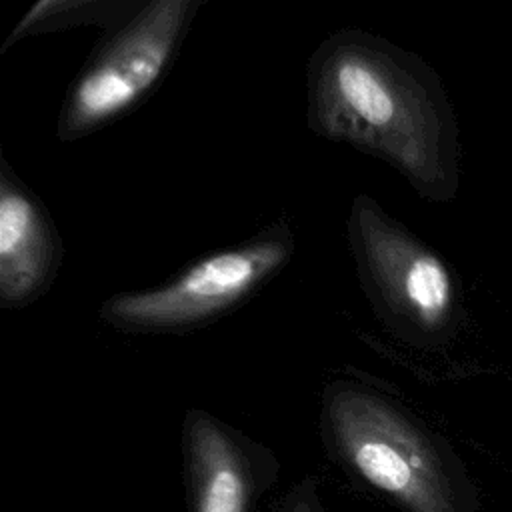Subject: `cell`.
Here are the masks:
<instances>
[{
    "label": "cell",
    "mask_w": 512,
    "mask_h": 512,
    "mask_svg": "<svg viewBox=\"0 0 512 512\" xmlns=\"http://www.w3.org/2000/svg\"><path fill=\"white\" fill-rule=\"evenodd\" d=\"M308 128L396 168L430 200L452 194L450 128L422 62L360 28L328 34L306 62Z\"/></svg>",
    "instance_id": "1"
},
{
    "label": "cell",
    "mask_w": 512,
    "mask_h": 512,
    "mask_svg": "<svg viewBox=\"0 0 512 512\" xmlns=\"http://www.w3.org/2000/svg\"><path fill=\"white\" fill-rule=\"evenodd\" d=\"M294 252V230L278 220L242 244L206 254L160 286L108 296L98 320L124 334L204 328L250 300L288 266Z\"/></svg>",
    "instance_id": "2"
},
{
    "label": "cell",
    "mask_w": 512,
    "mask_h": 512,
    "mask_svg": "<svg viewBox=\"0 0 512 512\" xmlns=\"http://www.w3.org/2000/svg\"><path fill=\"white\" fill-rule=\"evenodd\" d=\"M204 0H148L104 32L66 90L56 136L70 144L120 120L168 74Z\"/></svg>",
    "instance_id": "3"
},
{
    "label": "cell",
    "mask_w": 512,
    "mask_h": 512,
    "mask_svg": "<svg viewBox=\"0 0 512 512\" xmlns=\"http://www.w3.org/2000/svg\"><path fill=\"white\" fill-rule=\"evenodd\" d=\"M334 448L376 488L414 512H452L448 480L428 436L376 386L338 378L322 392Z\"/></svg>",
    "instance_id": "4"
},
{
    "label": "cell",
    "mask_w": 512,
    "mask_h": 512,
    "mask_svg": "<svg viewBox=\"0 0 512 512\" xmlns=\"http://www.w3.org/2000/svg\"><path fill=\"white\" fill-rule=\"evenodd\" d=\"M346 236L360 286L382 322L416 340H434L452 326L458 292L448 264L376 198L352 200Z\"/></svg>",
    "instance_id": "5"
},
{
    "label": "cell",
    "mask_w": 512,
    "mask_h": 512,
    "mask_svg": "<svg viewBox=\"0 0 512 512\" xmlns=\"http://www.w3.org/2000/svg\"><path fill=\"white\" fill-rule=\"evenodd\" d=\"M64 264V240L44 202L0 154V308L40 300Z\"/></svg>",
    "instance_id": "6"
},
{
    "label": "cell",
    "mask_w": 512,
    "mask_h": 512,
    "mask_svg": "<svg viewBox=\"0 0 512 512\" xmlns=\"http://www.w3.org/2000/svg\"><path fill=\"white\" fill-rule=\"evenodd\" d=\"M188 462L198 482V512H242L246 452L212 414L190 410L184 422Z\"/></svg>",
    "instance_id": "7"
},
{
    "label": "cell",
    "mask_w": 512,
    "mask_h": 512,
    "mask_svg": "<svg viewBox=\"0 0 512 512\" xmlns=\"http://www.w3.org/2000/svg\"><path fill=\"white\" fill-rule=\"evenodd\" d=\"M144 4V0H40L10 30L0 52H8L24 38L78 26H100L108 32L132 18Z\"/></svg>",
    "instance_id": "8"
}]
</instances>
